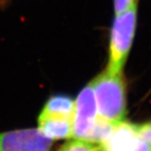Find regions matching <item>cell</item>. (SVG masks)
Wrapping results in <instances>:
<instances>
[{"instance_id": "cell-11", "label": "cell", "mask_w": 151, "mask_h": 151, "mask_svg": "<svg viewBox=\"0 0 151 151\" xmlns=\"http://www.w3.org/2000/svg\"><path fill=\"white\" fill-rule=\"evenodd\" d=\"M3 1H4V0H0V4H1V3H2Z\"/></svg>"}, {"instance_id": "cell-3", "label": "cell", "mask_w": 151, "mask_h": 151, "mask_svg": "<svg viewBox=\"0 0 151 151\" xmlns=\"http://www.w3.org/2000/svg\"><path fill=\"white\" fill-rule=\"evenodd\" d=\"M98 118L93 88L89 83L79 92L75 102L72 137L76 139L88 140Z\"/></svg>"}, {"instance_id": "cell-7", "label": "cell", "mask_w": 151, "mask_h": 151, "mask_svg": "<svg viewBox=\"0 0 151 151\" xmlns=\"http://www.w3.org/2000/svg\"><path fill=\"white\" fill-rule=\"evenodd\" d=\"M75 108L74 100L67 95L57 94L49 98L42 109V113L73 118Z\"/></svg>"}, {"instance_id": "cell-1", "label": "cell", "mask_w": 151, "mask_h": 151, "mask_svg": "<svg viewBox=\"0 0 151 151\" xmlns=\"http://www.w3.org/2000/svg\"><path fill=\"white\" fill-rule=\"evenodd\" d=\"M100 119L111 124L123 121L127 114V87L123 73L103 71L91 82Z\"/></svg>"}, {"instance_id": "cell-10", "label": "cell", "mask_w": 151, "mask_h": 151, "mask_svg": "<svg viewBox=\"0 0 151 151\" xmlns=\"http://www.w3.org/2000/svg\"><path fill=\"white\" fill-rule=\"evenodd\" d=\"M138 128L142 137L151 144V122L138 125Z\"/></svg>"}, {"instance_id": "cell-2", "label": "cell", "mask_w": 151, "mask_h": 151, "mask_svg": "<svg viewBox=\"0 0 151 151\" xmlns=\"http://www.w3.org/2000/svg\"><path fill=\"white\" fill-rule=\"evenodd\" d=\"M137 5L116 15L110 32L107 69L111 73H122L134 40L137 26Z\"/></svg>"}, {"instance_id": "cell-9", "label": "cell", "mask_w": 151, "mask_h": 151, "mask_svg": "<svg viewBox=\"0 0 151 151\" xmlns=\"http://www.w3.org/2000/svg\"><path fill=\"white\" fill-rule=\"evenodd\" d=\"M138 0H114L115 14H119L126 12L134 6L137 5Z\"/></svg>"}, {"instance_id": "cell-8", "label": "cell", "mask_w": 151, "mask_h": 151, "mask_svg": "<svg viewBox=\"0 0 151 151\" xmlns=\"http://www.w3.org/2000/svg\"><path fill=\"white\" fill-rule=\"evenodd\" d=\"M57 151H101L99 145L81 139H74L65 143Z\"/></svg>"}, {"instance_id": "cell-6", "label": "cell", "mask_w": 151, "mask_h": 151, "mask_svg": "<svg viewBox=\"0 0 151 151\" xmlns=\"http://www.w3.org/2000/svg\"><path fill=\"white\" fill-rule=\"evenodd\" d=\"M73 118L40 113L38 129L51 139H64L72 137Z\"/></svg>"}, {"instance_id": "cell-5", "label": "cell", "mask_w": 151, "mask_h": 151, "mask_svg": "<svg viewBox=\"0 0 151 151\" xmlns=\"http://www.w3.org/2000/svg\"><path fill=\"white\" fill-rule=\"evenodd\" d=\"M52 144L39 129L0 133V151H50Z\"/></svg>"}, {"instance_id": "cell-4", "label": "cell", "mask_w": 151, "mask_h": 151, "mask_svg": "<svg viewBox=\"0 0 151 151\" xmlns=\"http://www.w3.org/2000/svg\"><path fill=\"white\" fill-rule=\"evenodd\" d=\"M99 147L101 151H151V144L142 137L138 125L125 120L113 125Z\"/></svg>"}]
</instances>
